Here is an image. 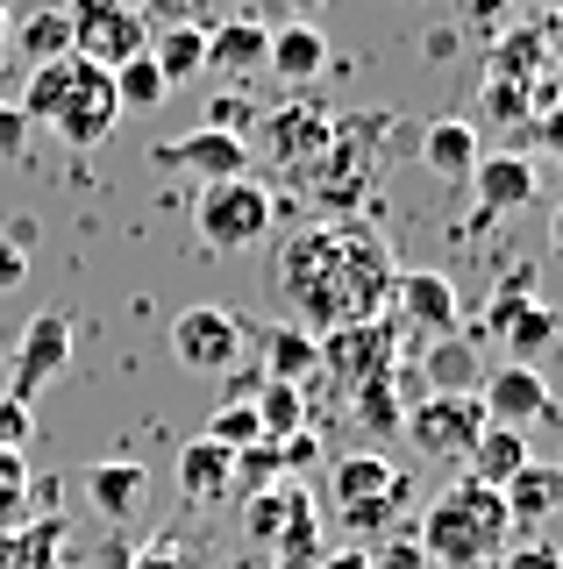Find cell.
Masks as SVG:
<instances>
[{
	"mask_svg": "<svg viewBox=\"0 0 563 569\" xmlns=\"http://www.w3.org/2000/svg\"><path fill=\"white\" fill-rule=\"evenodd\" d=\"M393 242L364 221H322L300 228L286 249H278V292L293 299L307 335L349 328V320H378L385 299H393Z\"/></svg>",
	"mask_w": 563,
	"mask_h": 569,
	"instance_id": "1",
	"label": "cell"
},
{
	"mask_svg": "<svg viewBox=\"0 0 563 569\" xmlns=\"http://www.w3.org/2000/svg\"><path fill=\"white\" fill-rule=\"evenodd\" d=\"M29 114V129H50L65 142V150H100V142L115 136L121 121V100H115V71L86 64V58H50V64H29L22 79V100H14Z\"/></svg>",
	"mask_w": 563,
	"mask_h": 569,
	"instance_id": "2",
	"label": "cell"
},
{
	"mask_svg": "<svg viewBox=\"0 0 563 569\" xmlns=\"http://www.w3.org/2000/svg\"><path fill=\"white\" fill-rule=\"evenodd\" d=\"M506 541H514V527H506L500 491L471 485V477H456V485L421 512V556L443 562V569H492L506 556Z\"/></svg>",
	"mask_w": 563,
	"mask_h": 569,
	"instance_id": "3",
	"label": "cell"
},
{
	"mask_svg": "<svg viewBox=\"0 0 563 569\" xmlns=\"http://www.w3.org/2000/svg\"><path fill=\"white\" fill-rule=\"evenodd\" d=\"M271 192L257 186V178H221V186H200V200H192V228H200L207 249H221V257H236V249H257L271 236Z\"/></svg>",
	"mask_w": 563,
	"mask_h": 569,
	"instance_id": "4",
	"label": "cell"
},
{
	"mask_svg": "<svg viewBox=\"0 0 563 569\" xmlns=\"http://www.w3.org/2000/svg\"><path fill=\"white\" fill-rule=\"evenodd\" d=\"M65 22H72V58L115 71L150 50V29L136 14V0H65Z\"/></svg>",
	"mask_w": 563,
	"mask_h": 569,
	"instance_id": "5",
	"label": "cell"
},
{
	"mask_svg": "<svg viewBox=\"0 0 563 569\" xmlns=\"http://www.w3.org/2000/svg\"><path fill=\"white\" fill-rule=\"evenodd\" d=\"M314 363L328 370L343 391H357V385H372L385 378V370L399 363V335H393V320H349V328H328V335H314Z\"/></svg>",
	"mask_w": 563,
	"mask_h": 569,
	"instance_id": "6",
	"label": "cell"
},
{
	"mask_svg": "<svg viewBox=\"0 0 563 569\" xmlns=\"http://www.w3.org/2000/svg\"><path fill=\"white\" fill-rule=\"evenodd\" d=\"M485 427L492 420H485L478 391H428V399H414V413H407L414 449L421 456H443V462H464L471 441H478Z\"/></svg>",
	"mask_w": 563,
	"mask_h": 569,
	"instance_id": "7",
	"label": "cell"
},
{
	"mask_svg": "<svg viewBox=\"0 0 563 569\" xmlns=\"http://www.w3.org/2000/svg\"><path fill=\"white\" fill-rule=\"evenodd\" d=\"M243 349H250V328H243L228 307H186L179 320H171V356H179L186 370H200V378L236 370Z\"/></svg>",
	"mask_w": 563,
	"mask_h": 569,
	"instance_id": "8",
	"label": "cell"
},
{
	"mask_svg": "<svg viewBox=\"0 0 563 569\" xmlns=\"http://www.w3.org/2000/svg\"><path fill=\"white\" fill-rule=\"evenodd\" d=\"M328 136H336V114H328V107H307V100H286V107H271V114H257L264 157L286 164V171H307L314 157L328 150Z\"/></svg>",
	"mask_w": 563,
	"mask_h": 569,
	"instance_id": "9",
	"label": "cell"
},
{
	"mask_svg": "<svg viewBox=\"0 0 563 569\" xmlns=\"http://www.w3.org/2000/svg\"><path fill=\"white\" fill-rule=\"evenodd\" d=\"M485 328L500 335L506 349H514V363H535V356H550V349H556L563 313H556V307H542V299H527V271H514V284L500 292V307L485 313Z\"/></svg>",
	"mask_w": 563,
	"mask_h": 569,
	"instance_id": "10",
	"label": "cell"
},
{
	"mask_svg": "<svg viewBox=\"0 0 563 569\" xmlns=\"http://www.w3.org/2000/svg\"><path fill=\"white\" fill-rule=\"evenodd\" d=\"M65 363H72V320L65 313H37L22 328V342H14V370H8V399H37L50 378H65Z\"/></svg>",
	"mask_w": 563,
	"mask_h": 569,
	"instance_id": "11",
	"label": "cell"
},
{
	"mask_svg": "<svg viewBox=\"0 0 563 569\" xmlns=\"http://www.w3.org/2000/svg\"><path fill=\"white\" fill-rule=\"evenodd\" d=\"M150 164L186 171V178H200V186H221V178H250V142H243V136H221V129H192V136L157 142Z\"/></svg>",
	"mask_w": 563,
	"mask_h": 569,
	"instance_id": "12",
	"label": "cell"
},
{
	"mask_svg": "<svg viewBox=\"0 0 563 569\" xmlns=\"http://www.w3.org/2000/svg\"><path fill=\"white\" fill-rule=\"evenodd\" d=\"M385 307L399 313L393 335H421V342H443V335H456V292H450L443 271H399Z\"/></svg>",
	"mask_w": 563,
	"mask_h": 569,
	"instance_id": "13",
	"label": "cell"
},
{
	"mask_svg": "<svg viewBox=\"0 0 563 569\" xmlns=\"http://www.w3.org/2000/svg\"><path fill=\"white\" fill-rule=\"evenodd\" d=\"M478 406L492 427H527V420L550 413V378L535 363H500L478 378Z\"/></svg>",
	"mask_w": 563,
	"mask_h": 569,
	"instance_id": "14",
	"label": "cell"
},
{
	"mask_svg": "<svg viewBox=\"0 0 563 569\" xmlns=\"http://www.w3.org/2000/svg\"><path fill=\"white\" fill-rule=\"evenodd\" d=\"M471 186H478V221H500V213L535 207L542 171H535V157L500 150V157H478V164H471Z\"/></svg>",
	"mask_w": 563,
	"mask_h": 569,
	"instance_id": "15",
	"label": "cell"
},
{
	"mask_svg": "<svg viewBox=\"0 0 563 569\" xmlns=\"http://www.w3.org/2000/svg\"><path fill=\"white\" fill-rule=\"evenodd\" d=\"M500 506H506V527H514V533H535L542 520H556V512H563V462L527 456L521 470L500 485Z\"/></svg>",
	"mask_w": 563,
	"mask_h": 569,
	"instance_id": "16",
	"label": "cell"
},
{
	"mask_svg": "<svg viewBox=\"0 0 563 569\" xmlns=\"http://www.w3.org/2000/svg\"><path fill=\"white\" fill-rule=\"evenodd\" d=\"M179 491H186V506H228L236 498V449L192 435L179 449Z\"/></svg>",
	"mask_w": 563,
	"mask_h": 569,
	"instance_id": "17",
	"label": "cell"
},
{
	"mask_svg": "<svg viewBox=\"0 0 563 569\" xmlns=\"http://www.w3.org/2000/svg\"><path fill=\"white\" fill-rule=\"evenodd\" d=\"M86 498H93V512L100 520H136L144 512V498H150V470L136 456H108V462H93L86 470Z\"/></svg>",
	"mask_w": 563,
	"mask_h": 569,
	"instance_id": "18",
	"label": "cell"
},
{
	"mask_svg": "<svg viewBox=\"0 0 563 569\" xmlns=\"http://www.w3.org/2000/svg\"><path fill=\"white\" fill-rule=\"evenodd\" d=\"M0 569H65V512H29L0 527Z\"/></svg>",
	"mask_w": 563,
	"mask_h": 569,
	"instance_id": "19",
	"label": "cell"
},
{
	"mask_svg": "<svg viewBox=\"0 0 563 569\" xmlns=\"http://www.w3.org/2000/svg\"><path fill=\"white\" fill-rule=\"evenodd\" d=\"M407 391H421V378H407V370H385V378H372V385H357L349 391V406H357V427L364 435H399V427H407V413H414V399Z\"/></svg>",
	"mask_w": 563,
	"mask_h": 569,
	"instance_id": "20",
	"label": "cell"
},
{
	"mask_svg": "<svg viewBox=\"0 0 563 569\" xmlns=\"http://www.w3.org/2000/svg\"><path fill=\"white\" fill-rule=\"evenodd\" d=\"M471 164H478V129L464 114H443L421 129V171H435L443 186H464Z\"/></svg>",
	"mask_w": 563,
	"mask_h": 569,
	"instance_id": "21",
	"label": "cell"
},
{
	"mask_svg": "<svg viewBox=\"0 0 563 569\" xmlns=\"http://www.w3.org/2000/svg\"><path fill=\"white\" fill-rule=\"evenodd\" d=\"M264 50H271V29L250 22V14L207 29V71H221V79H250V71L264 64Z\"/></svg>",
	"mask_w": 563,
	"mask_h": 569,
	"instance_id": "22",
	"label": "cell"
},
{
	"mask_svg": "<svg viewBox=\"0 0 563 569\" xmlns=\"http://www.w3.org/2000/svg\"><path fill=\"white\" fill-rule=\"evenodd\" d=\"M257 356H264V378H271V385H300V391H307L314 370H322V363H314V335L300 328V320L264 328L257 335Z\"/></svg>",
	"mask_w": 563,
	"mask_h": 569,
	"instance_id": "23",
	"label": "cell"
},
{
	"mask_svg": "<svg viewBox=\"0 0 563 569\" xmlns=\"http://www.w3.org/2000/svg\"><path fill=\"white\" fill-rule=\"evenodd\" d=\"M399 485H407V477H399L385 456H372V449L336 456V470H328V491H336V506H343V512H349V506H372V498L399 491Z\"/></svg>",
	"mask_w": 563,
	"mask_h": 569,
	"instance_id": "24",
	"label": "cell"
},
{
	"mask_svg": "<svg viewBox=\"0 0 563 569\" xmlns=\"http://www.w3.org/2000/svg\"><path fill=\"white\" fill-rule=\"evenodd\" d=\"M264 64H271L286 86H307V79H322V64H328V43H322V29H314V22H286V29H271V50H264Z\"/></svg>",
	"mask_w": 563,
	"mask_h": 569,
	"instance_id": "25",
	"label": "cell"
},
{
	"mask_svg": "<svg viewBox=\"0 0 563 569\" xmlns=\"http://www.w3.org/2000/svg\"><path fill=\"white\" fill-rule=\"evenodd\" d=\"M521 462H527V435H521V427H485V435L471 441V456H464V477L485 485V491H500Z\"/></svg>",
	"mask_w": 563,
	"mask_h": 569,
	"instance_id": "26",
	"label": "cell"
},
{
	"mask_svg": "<svg viewBox=\"0 0 563 569\" xmlns=\"http://www.w3.org/2000/svg\"><path fill=\"white\" fill-rule=\"evenodd\" d=\"M478 342L471 335H443L428 356H421V391H478Z\"/></svg>",
	"mask_w": 563,
	"mask_h": 569,
	"instance_id": "27",
	"label": "cell"
},
{
	"mask_svg": "<svg viewBox=\"0 0 563 569\" xmlns=\"http://www.w3.org/2000/svg\"><path fill=\"white\" fill-rule=\"evenodd\" d=\"M150 64L165 71V86H186L207 71V29L179 22V29H150Z\"/></svg>",
	"mask_w": 563,
	"mask_h": 569,
	"instance_id": "28",
	"label": "cell"
},
{
	"mask_svg": "<svg viewBox=\"0 0 563 569\" xmlns=\"http://www.w3.org/2000/svg\"><path fill=\"white\" fill-rule=\"evenodd\" d=\"M250 406H257V435H264V441H293L300 427H314V420H307V391H300V385H271V378H264Z\"/></svg>",
	"mask_w": 563,
	"mask_h": 569,
	"instance_id": "29",
	"label": "cell"
},
{
	"mask_svg": "<svg viewBox=\"0 0 563 569\" xmlns=\"http://www.w3.org/2000/svg\"><path fill=\"white\" fill-rule=\"evenodd\" d=\"M8 43L22 50L29 64H50V58H65V50H72V22H65V8H37L29 22H14Z\"/></svg>",
	"mask_w": 563,
	"mask_h": 569,
	"instance_id": "30",
	"label": "cell"
},
{
	"mask_svg": "<svg viewBox=\"0 0 563 569\" xmlns=\"http://www.w3.org/2000/svg\"><path fill=\"white\" fill-rule=\"evenodd\" d=\"M165 93H171V86H165V71L150 64V50H144V58H129V64H115V100H121V114H150Z\"/></svg>",
	"mask_w": 563,
	"mask_h": 569,
	"instance_id": "31",
	"label": "cell"
},
{
	"mask_svg": "<svg viewBox=\"0 0 563 569\" xmlns=\"http://www.w3.org/2000/svg\"><path fill=\"white\" fill-rule=\"evenodd\" d=\"M286 512H293V491H286V485L243 498V533H250L257 548H278V533H286Z\"/></svg>",
	"mask_w": 563,
	"mask_h": 569,
	"instance_id": "32",
	"label": "cell"
},
{
	"mask_svg": "<svg viewBox=\"0 0 563 569\" xmlns=\"http://www.w3.org/2000/svg\"><path fill=\"white\" fill-rule=\"evenodd\" d=\"M29 491H37L29 456L22 449H0V527H22L29 520Z\"/></svg>",
	"mask_w": 563,
	"mask_h": 569,
	"instance_id": "33",
	"label": "cell"
},
{
	"mask_svg": "<svg viewBox=\"0 0 563 569\" xmlns=\"http://www.w3.org/2000/svg\"><path fill=\"white\" fill-rule=\"evenodd\" d=\"M278 477H286V456H278V441H250V449H236V498L271 491Z\"/></svg>",
	"mask_w": 563,
	"mask_h": 569,
	"instance_id": "34",
	"label": "cell"
},
{
	"mask_svg": "<svg viewBox=\"0 0 563 569\" xmlns=\"http://www.w3.org/2000/svg\"><path fill=\"white\" fill-rule=\"evenodd\" d=\"M207 441H221V449H250V441H264L257 435V406L250 399H221L215 420H207Z\"/></svg>",
	"mask_w": 563,
	"mask_h": 569,
	"instance_id": "35",
	"label": "cell"
},
{
	"mask_svg": "<svg viewBox=\"0 0 563 569\" xmlns=\"http://www.w3.org/2000/svg\"><path fill=\"white\" fill-rule=\"evenodd\" d=\"M200 129H221V136H243V142H250V136H257V107L243 100V93H221L215 107H207Z\"/></svg>",
	"mask_w": 563,
	"mask_h": 569,
	"instance_id": "36",
	"label": "cell"
},
{
	"mask_svg": "<svg viewBox=\"0 0 563 569\" xmlns=\"http://www.w3.org/2000/svg\"><path fill=\"white\" fill-rule=\"evenodd\" d=\"M535 58H542V43H535V36H527V29L500 36V58H492V79H506V86H514V79H521V71L535 64Z\"/></svg>",
	"mask_w": 563,
	"mask_h": 569,
	"instance_id": "37",
	"label": "cell"
},
{
	"mask_svg": "<svg viewBox=\"0 0 563 569\" xmlns=\"http://www.w3.org/2000/svg\"><path fill=\"white\" fill-rule=\"evenodd\" d=\"M29 136H37V129H29V114L14 100H0V164H22V157H29Z\"/></svg>",
	"mask_w": 563,
	"mask_h": 569,
	"instance_id": "38",
	"label": "cell"
},
{
	"mask_svg": "<svg viewBox=\"0 0 563 569\" xmlns=\"http://www.w3.org/2000/svg\"><path fill=\"white\" fill-rule=\"evenodd\" d=\"M29 441H37V413L0 391V449H29Z\"/></svg>",
	"mask_w": 563,
	"mask_h": 569,
	"instance_id": "39",
	"label": "cell"
},
{
	"mask_svg": "<svg viewBox=\"0 0 563 569\" xmlns=\"http://www.w3.org/2000/svg\"><path fill=\"white\" fill-rule=\"evenodd\" d=\"M399 498H407V485L399 491H385V498H372V506H349L343 520L357 527V533H378V527H393V512H399Z\"/></svg>",
	"mask_w": 563,
	"mask_h": 569,
	"instance_id": "40",
	"label": "cell"
},
{
	"mask_svg": "<svg viewBox=\"0 0 563 569\" xmlns=\"http://www.w3.org/2000/svg\"><path fill=\"white\" fill-rule=\"evenodd\" d=\"M129 569H192V556L171 541V533H157L150 548H136V556H129Z\"/></svg>",
	"mask_w": 563,
	"mask_h": 569,
	"instance_id": "41",
	"label": "cell"
},
{
	"mask_svg": "<svg viewBox=\"0 0 563 569\" xmlns=\"http://www.w3.org/2000/svg\"><path fill=\"white\" fill-rule=\"evenodd\" d=\"M192 8H200V0H150V8H136V14H144V29H179V22H192Z\"/></svg>",
	"mask_w": 563,
	"mask_h": 569,
	"instance_id": "42",
	"label": "cell"
},
{
	"mask_svg": "<svg viewBox=\"0 0 563 569\" xmlns=\"http://www.w3.org/2000/svg\"><path fill=\"white\" fill-rule=\"evenodd\" d=\"M485 107H492V121H521L527 93H521V86H506V79H492V86H485Z\"/></svg>",
	"mask_w": 563,
	"mask_h": 569,
	"instance_id": "43",
	"label": "cell"
},
{
	"mask_svg": "<svg viewBox=\"0 0 563 569\" xmlns=\"http://www.w3.org/2000/svg\"><path fill=\"white\" fill-rule=\"evenodd\" d=\"M14 284H29V249L0 236V292H14Z\"/></svg>",
	"mask_w": 563,
	"mask_h": 569,
	"instance_id": "44",
	"label": "cell"
},
{
	"mask_svg": "<svg viewBox=\"0 0 563 569\" xmlns=\"http://www.w3.org/2000/svg\"><path fill=\"white\" fill-rule=\"evenodd\" d=\"M278 456H286V470H307V462L322 456V435H314V427H300L293 441H278Z\"/></svg>",
	"mask_w": 563,
	"mask_h": 569,
	"instance_id": "45",
	"label": "cell"
},
{
	"mask_svg": "<svg viewBox=\"0 0 563 569\" xmlns=\"http://www.w3.org/2000/svg\"><path fill=\"white\" fill-rule=\"evenodd\" d=\"M378 569H428V556H421V541H393L385 556H372Z\"/></svg>",
	"mask_w": 563,
	"mask_h": 569,
	"instance_id": "46",
	"label": "cell"
},
{
	"mask_svg": "<svg viewBox=\"0 0 563 569\" xmlns=\"http://www.w3.org/2000/svg\"><path fill=\"white\" fill-rule=\"evenodd\" d=\"M314 569H378V562H372V548H336V556H322Z\"/></svg>",
	"mask_w": 563,
	"mask_h": 569,
	"instance_id": "47",
	"label": "cell"
},
{
	"mask_svg": "<svg viewBox=\"0 0 563 569\" xmlns=\"http://www.w3.org/2000/svg\"><path fill=\"white\" fill-rule=\"evenodd\" d=\"M514 569H563V562H556V548L542 541V548H521V556H514Z\"/></svg>",
	"mask_w": 563,
	"mask_h": 569,
	"instance_id": "48",
	"label": "cell"
},
{
	"mask_svg": "<svg viewBox=\"0 0 563 569\" xmlns=\"http://www.w3.org/2000/svg\"><path fill=\"white\" fill-rule=\"evenodd\" d=\"M286 8H293V22H314V14H322L328 0H286Z\"/></svg>",
	"mask_w": 563,
	"mask_h": 569,
	"instance_id": "49",
	"label": "cell"
},
{
	"mask_svg": "<svg viewBox=\"0 0 563 569\" xmlns=\"http://www.w3.org/2000/svg\"><path fill=\"white\" fill-rule=\"evenodd\" d=\"M8 36H14V14H8V0H0V50H8Z\"/></svg>",
	"mask_w": 563,
	"mask_h": 569,
	"instance_id": "50",
	"label": "cell"
},
{
	"mask_svg": "<svg viewBox=\"0 0 563 569\" xmlns=\"http://www.w3.org/2000/svg\"><path fill=\"white\" fill-rule=\"evenodd\" d=\"M556 249H563V213H556Z\"/></svg>",
	"mask_w": 563,
	"mask_h": 569,
	"instance_id": "51",
	"label": "cell"
}]
</instances>
